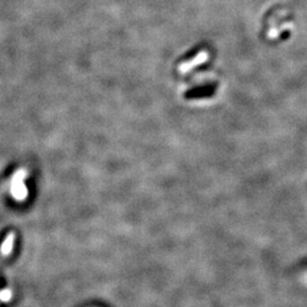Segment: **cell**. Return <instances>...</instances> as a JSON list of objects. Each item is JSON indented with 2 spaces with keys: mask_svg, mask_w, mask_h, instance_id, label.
Here are the masks:
<instances>
[{
  "mask_svg": "<svg viewBox=\"0 0 307 307\" xmlns=\"http://www.w3.org/2000/svg\"><path fill=\"white\" fill-rule=\"evenodd\" d=\"M290 17L283 15V13L275 14L269 22V28L266 34H268V38L271 40H280L283 39L284 35L290 32Z\"/></svg>",
  "mask_w": 307,
  "mask_h": 307,
  "instance_id": "cell-1",
  "label": "cell"
},
{
  "mask_svg": "<svg viewBox=\"0 0 307 307\" xmlns=\"http://www.w3.org/2000/svg\"><path fill=\"white\" fill-rule=\"evenodd\" d=\"M209 53L206 49H202L197 51V54L188 58L186 62H183L180 66V72L182 74H187L191 72L195 68H198L199 65L205 64L206 61H208Z\"/></svg>",
  "mask_w": 307,
  "mask_h": 307,
  "instance_id": "cell-2",
  "label": "cell"
},
{
  "mask_svg": "<svg viewBox=\"0 0 307 307\" xmlns=\"http://www.w3.org/2000/svg\"><path fill=\"white\" fill-rule=\"evenodd\" d=\"M23 177H24L23 173H20V174H17L16 176H15V179L12 183V190L10 191H12L14 199L17 202H24L29 195L27 187L24 186L23 181H22L23 180Z\"/></svg>",
  "mask_w": 307,
  "mask_h": 307,
  "instance_id": "cell-3",
  "label": "cell"
},
{
  "mask_svg": "<svg viewBox=\"0 0 307 307\" xmlns=\"http://www.w3.org/2000/svg\"><path fill=\"white\" fill-rule=\"evenodd\" d=\"M14 243H15V234L14 232H9V234L6 236L5 240L2 241L1 247H0V255H1L2 257L9 256L13 251Z\"/></svg>",
  "mask_w": 307,
  "mask_h": 307,
  "instance_id": "cell-4",
  "label": "cell"
},
{
  "mask_svg": "<svg viewBox=\"0 0 307 307\" xmlns=\"http://www.w3.org/2000/svg\"><path fill=\"white\" fill-rule=\"evenodd\" d=\"M13 298V291L9 289V288H6V289L0 290V302L2 303H8L12 301Z\"/></svg>",
  "mask_w": 307,
  "mask_h": 307,
  "instance_id": "cell-5",
  "label": "cell"
},
{
  "mask_svg": "<svg viewBox=\"0 0 307 307\" xmlns=\"http://www.w3.org/2000/svg\"><path fill=\"white\" fill-rule=\"evenodd\" d=\"M303 280H304L305 283H307V273H305L304 276H303Z\"/></svg>",
  "mask_w": 307,
  "mask_h": 307,
  "instance_id": "cell-6",
  "label": "cell"
}]
</instances>
